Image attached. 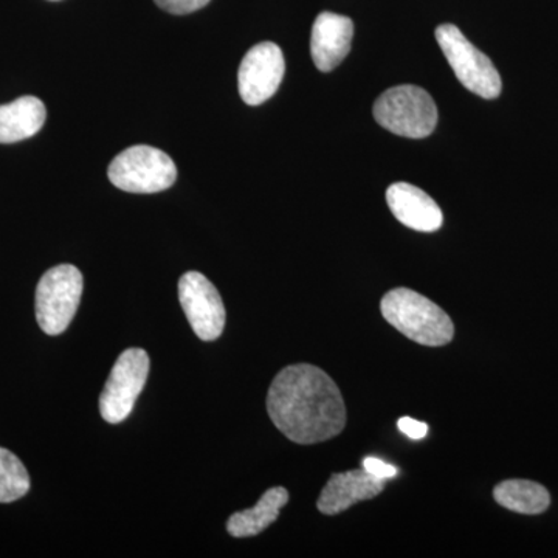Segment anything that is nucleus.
<instances>
[{
    "mask_svg": "<svg viewBox=\"0 0 558 558\" xmlns=\"http://www.w3.org/2000/svg\"><path fill=\"white\" fill-rule=\"evenodd\" d=\"M51 2H57V0H51Z\"/></svg>",
    "mask_w": 558,
    "mask_h": 558,
    "instance_id": "20",
    "label": "nucleus"
},
{
    "mask_svg": "<svg viewBox=\"0 0 558 558\" xmlns=\"http://www.w3.org/2000/svg\"><path fill=\"white\" fill-rule=\"evenodd\" d=\"M108 175L117 189L135 194L160 193L174 185L178 168L163 150L137 145L110 161Z\"/></svg>",
    "mask_w": 558,
    "mask_h": 558,
    "instance_id": "5",
    "label": "nucleus"
},
{
    "mask_svg": "<svg viewBox=\"0 0 558 558\" xmlns=\"http://www.w3.org/2000/svg\"><path fill=\"white\" fill-rule=\"evenodd\" d=\"M179 300L194 333L215 341L226 328V306L218 289L199 271H189L179 281Z\"/></svg>",
    "mask_w": 558,
    "mask_h": 558,
    "instance_id": "8",
    "label": "nucleus"
},
{
    "mask_svg": "<svg viewBox=\"0 0 558 558\" xmlns=\"http://www.w3.org/2000/svg\"><path fill=\"white\" fill-rule=\"evenodd\" d=\"M444 57L447 58L459 83L481 98L494 100L501 94L502 83L497 68L487 54L476 49L457 25L442 24L436 28Z\"/></svg>",
    "mask_w": 558,
    "mask_h": 558,
    "instance_id": "4",
    "label": "nucleus"
},
{
    "mask_svg": "<svg viewBox=\"0 0 558 558\" xmlns=\"http://www.w3.org/2000/svg\"><path fill=\"white\" fill-rule=\"evenodd\" d=\"M156 3L167 13L190 14L204 9L205 5H208L209 0H156Z\"/></svg>",
    "mask_w": 558,
    "mask_h": 558,
    "instance_id": "17",
    "label": "nucleus"
},
{
    "mask_svg": "<svg viewBox=\"0 0 558 558\" xmlns=\"http://www.w3.org/2000/svg\"><path fill=\"white\" fill-rule=\"evenodd\" d=\"M374 119L381 128L407 138H425L438 124V108L427 90L398 86L385 90L374 102Z\"/></svg>",
    "mask_w": 558,
    "mask_h": 558,
    "instance_id": "3",
    "label": "nucleus"
},
{
    "mask_svg": "<svg viewBox=\"0 0 558 558\" xmlns=\"http://www.w3.org/2000/svg\"><path fill=\"white\" fill-rule=\"evenodd\" d=\"M384 488L385 481L371 475L365 469L333 473L323 487L317 508L325 515H339L360 501L376 498Z\"/></svg>",
    "mask_w": 558,
    "mask_h": 558,
    "instance_id": "11",
    "label": "nucleus"
},
{
    "mask_svg": "<svg viewBox=\"0 0 558 558\" xmlns=\"http://www.w3.org/2000/svg\"><path fill=\"white\" fill-rule=\"evenodd\" d=\"M284 72V54L277 44L260 43L253 47L245 53L238 73L242 100L250 106L263 105L277 94Z\"/></svg>",
    "mask_w": 558,
    "mask_h": 558,
    "instance_id": "9",
    "label": "nucleus"
},
{
    "mask_svg": "<svg viewBox=\"0 0 558 558\" xmlns=\"http://www.w3.org/2000/svg\"><path fill=\"white\" fill-rule=\"evenodd\" d=\"M363 469L371 473V475L377 476V478L384 481L392 480L399 473V470L396 469L395 465L373 457L363 459Z\"/></svg>",
    "mask_w": 558,
    "mask_h": 558,
    "instance_id": "18",
    "label": "nucleus"
},
{
    "mask_svg": "<svg viewBox=\"0 0 558 558\" xmlns=\"http://www.w3.org/2000/svg\"><path fill=\"white\" fill-rule=\"evenodd\" d=\"M354 22L341 14L323 11L314 22L311 36L312 60L319 72H330L351 51Z\"/></svg>",
    "mask_w": 558,
    "mask_h": 558,
    "instance_id": "10",
    "label": "nucleus"
},
{
    "mask_svg": "<svg viewBox=\"0 0 558 558\" xmlns=\"http://www.w3.org/2000/svg\"><path fill=\"white\" fill-rule=\"evenodd\" d=\"M83 274L61 264L44 274L36 288V318L47 336H60L69 328L83 295Z\"/></svg>",
    "mask_w": 558,
    "mask_h": 558,
    "instance_id": "6",
    "label": "nucleus"
},
{
    "mask_svg": "<svg viewBox=\"0 0 558 558\" xmlns=\"http://www.w3.org/2000/svg\"><path fill=\"white\" fill-rule=\"evenodd\" d=\"M289 501V492L284 487H271L256 502L255 508L233 513L227 521V531L231 537H255L278 520L279 510Z\"/></svg>",
    "mask_w": 558,
    "mask_h": 558,
    "instance_id": "14",
    "label": "nucleus"
},
{
    "mask_svg": "<svg viewBox=\"0 0 558 558\" xmlns=\"http://www.w3.org/2000/svg\"><path fill=\"white\" fill-rule=\"evenodd\" d=\"M387 202L395 218L411 230L432 233L442 227V209L424 190L411 183H392L387 191Z\"/></svg>",
    "mask_w": 558,
    "mask_h": 558,
    "instance_id": "12",
    "label": "nucleus"
},
{
    "mask_svg": "<svg viewBox=\"0 0 558 558\" xmlns=\"http://www.w3.org/2000/svg\"><path fill=\"white\" fill-rule=\"evenodd\" d=\"M267 411L275 427L300 446L336 438L347 425V405L336 381L307 363L279 371L267 395Z\"/></svg>",
    "mask_w": 558,
    "mask_h": 558,
    "instance_id": "1",
    "label": "nucleus"
},
{
    "mask_svg": "<svg viewBox=\"0 0 558 558\" xmlns=\"http://www.w3.org/2000/svg\"><path fill=\"white\" fill-rule=\"evenodd\" d=\"M494 498L502 508L523 515H538L550 506L548 488L527 480H508L494 488Z\"/></svg>",
    "mask_w": 558,
    "mask_h": 558,
    "instance_id": "15",
    "label": "nucleus"
},
{
    "mask_svg": "<svg viewBox=\"0 0 558 558\" xmlns=\"http://www.w3.org/2000/svg\"><path fill=\"white\" fill-rule=\"evenodd\" d=\"M398 427L403 435L414 440L424 439L428 433V425L425 422L416 421L409 416L400 417L398 421Z\"/></svg>",
    "mask_w": 558,
    "mask_h": 558,
    "instance_id": "19",
    "label": "nucleus"
},
{
    "mask_svg": "<svg viewBox=\"0 0 558 558\" xmlns=\"http://www.w3.org/2000/svg\"><path fill=\"white\" fill-rule=\"evenodd\" d=\"M46 119V106L31 95L0 106V143H16L33 137L44 126Z\"/></svg>",
    "mask_w": 558,
    "mask_h": 558,
    "instance_id": "13",
    "label": "nucleus"
},
{
    "mask_svg": "<svg viewBox=\"0 0 558 558\" xmlns=\"http://www.w3.org/2000/svg\"><path fill=\"white\" fill-rule=\"evenodd\" d=\"M31 490V475L21 459L0 447V502H13Z\"/></svg>",
    "mask_w": 558,
    "mask_h": 558,
    "instance_id": "16",
    "label": "nucleus"
},
{
    "mask_svg": "<svg viewBox=\"0 0 558 558\" xmlns=\"http://www.w3.org/2000/svg\"><path fill=\"white\" fill-rule=\"evenodd\" d=\"M149 376L148 352L126 349L117 359L100 396V413L109 424H120L134 410Z\"/></svg>",
    "mask_w": 558,
    "mask_h": 558,
    "instance_id": "7",
    "label": "nucleus"
},
{
    "mask_svg": "<svg viewBox=\"0 0 558 558\" xmlns=\"http://www.w3.org/2000/svg\"><path fill=\"white\" fill-rule=\"evenodd\" d=\"M380 311L392 328L422 347H446L453 340L454 325L449 315L414 290H389L381 299Z\"/></svg>",
    "mask_w": 558,
    "mask_h": 558,
    "instance_id": "2",
    "label": "nucleus"
}]
</instances>
